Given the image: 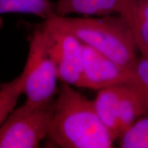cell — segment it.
Wrapping results in <instances>:
<instances>
[{
  "label": "cell",
  "instance_id": "cell-8",
  "mask_svg": "<svg viewBox=\"0 0 148 148\" xmlns=\"http://www.w3.org/2000/svg\"><path fill=\"white\" fill-rule=\"evenodd\" d=\"M57 15L79 14L85 16H102L119 14L120 0H56Z\"/></svg>",
  "mask_w": 148,
  "mask_h": 148
},
{
  "label": "cell",
  "instance_id": "cell-1",
  "mask_svg": "<svg viewBox=\"0 0 148 148\" xmlns=\"http://www.w3.org/2000/svg\"><path fill=\"white\" fill-rule=\"evenodd\" d=\"M47 138L63 148H111L116 140L99 119L93 101L61 81Z\"/></svg>",
  "mask_w": 148,
  "mask_h": 148
},
{
  "label": "cell",
  "instance_id": "cell-3",
  "mask_svg": "<svg viewBox=\"0 0 148 148\" xmlns=\"http://www.w3.org/2000/svg\"><path fill=\"white\" fill-rule=\"evenodd\" d=\"M56 99L42 105L25 101L0 126V148H35L50 131Z\"/></svg>",
  "mask_w": 148,
  "mask_h": 148
},
{
  "label": "cell",
  "instance_id": "cell-7",
  "mask_svg": "<svg viewBox=\"0 0 148 148\" xmlns=\"http://www.w3.org/2000/svg\"><path fill=\"white\" fill-rule=\"evenodd\" d=\"M124 86L118 85L102 88L93 101L99 119L115 140L121 135L118 121V108Z\"/></svg>",
  "mask_w": 148,
  "mask_h": 148
},
{
  "label": "cell",
  "instance_id": "cell-12",
  "mask_svg": "<svg viewBox=\"0 0 148 148\" xmlns=\"http://www.w3.org/2000/svg\"><path fill=\"white\" fill-rule=\"evenodd\" d=\"M117 140L122 148H148V114L140 116Z\"/></svg>",
  "mask_w": 148,
  "mask_h": 148
},
{
  "label": "cell",
  "instance_id": "cell-4",
  "mask_svg": "<svg viewBox=\"0 0 148 148\" xmlns=\"http://www.w3.org/2000/svg\"><path fill=\"white\" fill-rule=\"evenodd\" d=\"M23 73L26 102L46 104L56 99L58 92L56 70L46 47L41 24L34 29L29 44V54Z\"/></svg>",
  "mask_w": 148,
  "mask_h": 148
},
{
  "label": "cell",
  "instance_id": "cell-2",
  "mask_svg": "<svg viewBox=\"0 0 148 148\" xmlns=\"http://www.w3.org/2000/svg\"><path fill=\"white\" fill-rule=\"evenodd\" d=\"M45 21L71 32L83 43L100 51L128 71L138 58L132 29L120 14L98 18L55 14Z\"/></svg>",
  "mask_w": 148,
  "mask_h": 148
},
{
  "label": "cell",
  "instance_id": "cell-9",
  "mask_svg": "<svg viewBox=\"0 0 148 148\" xmlns=\"http://www.w3.org/2000/svg\"><path fill=\"white\" fill-rule=\"evenodd\" d=\"M146 114L139 94L132 86L125 85L118 108V121L121 134L140 116Z\"/></svg>",
  "mask_w": 148,
  "mask_h": 148
},
{
  "label": "cell",
  "instance_id": "cell-5",
  "mask_svg": "<svg viewBox=\"0 0 148 148\" xmlns=\"http://www.w3.org/2000/svg\"><path fill=\"white\" fill-rule=\"evenodd\" d=\"M41 25L46 47L59 80L84 88L83 42L71 32L47 21H44Z\"/></svg>",
  "mask_w": 148,
  "mask_h": 148
},
{
  "label": "cell",
  "instance_id": "cell-15",
  "mask_svg": "<svg viewBox=\"0 0 148 148\" xmlns=\"http://www.w3.org/2000/svg\"><path fill=\"white\" fill-rule=\"evenodd\" d=\"M138 0H120L121 10L119 14L125 18L132 29L133 34L134 32L136 23V10Z\"/></svg>",
  "mask_w": 148,
  "mask_h": 148
},
{
  "label": "cell",
  "instance_id": "cell-11",
  "mask_svg": "<svg viewBox=\"0 0 148 148\" xmlns=\"http://www.w3.org/2000/svg\"><path fill=\"white\" fill-rule=\"evenodd\" d=\"M25 75L18 76L8 82L0 84V126L14 110L21 94L24 92Z\"/></svg>",
  "mask_w": 148,
  "mask_h": 148
},
{
  "label": "cell",
  "instance_id": "cell-16",
  "mask_svg": "<svg viewBox=\"0 0 148 148\" xmlns=\"http://www.w3.org/2000/svg\"><path fill=\"white\" fill-rule=\"evenodd\" d=\"M2 25H3V22H2V20H1V18H0V29H1V27H2Z\"/></svg>",
  "mask_w": 148,
  "mask_h": 148
},
{
  "label": "cell",
  "instance_id": "cell-10",
  "mask_svg": "<svg viewBox=\"0 0 148 148\" xmlns=\"http://www.w3.org/2000/svg\"><path fill=\"white\" fill-rule=\"evenodd\" d=\"M7 13L34 14L44 21L56 14L51 0H0V14Z\"/></svg>",
  "mask_w": 148,
  "mask_h": 148
},
{
  "label": "cell",
  "instance_id": "cell-14",
  "mask_svg": "<svg viewBox=\"0 0 148 148\" xmlns=\"http://www.w3.org/2000/svg\"><path fill=\"white\" fill-rule=\"evenodd\" d=\"M138 50L148 57V0H138L134 32Z\"/></svg>",
  "mask_w": 148,
  "mask_h": 148
},
{
  "label": "cell",
  "instance_id": "cell-13",
  "mask_svg": "<svg viewBox=\"0 0 148 148\" xmlns=\"http://www.w3.org/2000/svg\"><path fill=\"white\" fill-rule=\"evenodd\" d=\"M127 85L134 88L139 94L148 114V57H138L130 71V80Z\"/></svg>",
  "mask_w": 148,
  "mask_h": 148
},
{
  "label": "cell",
  "instance_id": "cell-6",
  "mask_svg": "<svg viewBox=\"0 0 148 148\" xmlns=\"http://www.w3.org/2000/svg\"><path fill=\"white\" fill-rule=\"evenodd\" d=\"M82 77L84 88L93 90L127 85L130 71L107 56L83 43Z\"/></svg>",
  "mask_w": 148,
  "mask_h": 148
}]
</instances>
